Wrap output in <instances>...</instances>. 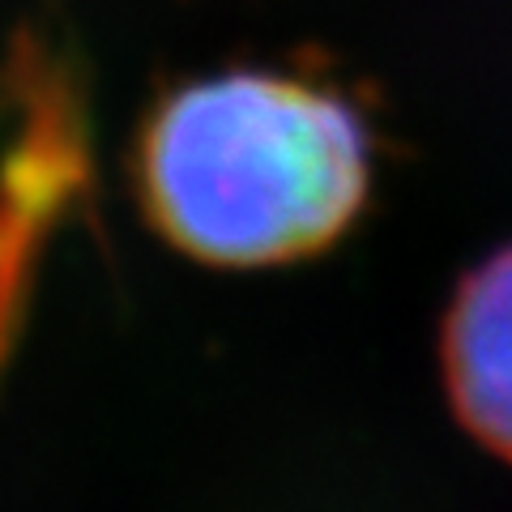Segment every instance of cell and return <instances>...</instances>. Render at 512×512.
I'll return each instance as SVG.
<instances>
[{"label": "cell", "instance_id": "6da1fadb", "mask_svg": "<svg viewBox=\"0 0 512 512\" xmlns=\"http://www.w3.org/2000/svg\"><path fill=\"white\" fill-rule=\"evenodd\" d=\"M137 201L171 248L218 269L286 265L359 218L372 150L342 94L231 69L175 86L141 120Z\"/></svg>", "mask_w": 512, "mask_h": 512}, {"label": "cell", "instance_id": "7a4b0ae2", "mask_svg": "<svg viewBox=\"0 0 512 512\" xmlns=\"http://www.w3.org/2000/svg\"><path fill=\"white\" fill-rule=\"evenodd\" d=\"M444 384L470 436L512 461V248L457 286L444 320Z\"/></svg>", "mask_w": 512, "mask_h": 512}]
</instances>
